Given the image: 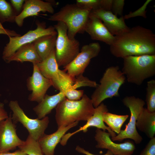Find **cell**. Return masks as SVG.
Listing matches in <instances>:
<instances>
[{
    "instance_id": "6da1fadb",
    "label": "cell",
    "mask_w": 155,
    "mask_h": 155,
    "mask_svg": "<svg viewBox=\"0 0 155 155\" xmlns=\"http://www.w3.org/2000/svg\"><path fill=\"white\" fill-rule=\"evenodd\" d=\"M111 53L117 58L129 56L155 55V34L150 29L140 26L115 36L110 46Z\"/></svg>"
},
{
    "instance_id": "7a4b0ae2",
    "label": "cell",
    "mask_w": 155,
    "mask_h": 155,
    "mask_svg": "<svg viewBox=\"0 0 155 155\" xmlns=\"http://www.w3.org/2000/svg\"><path fill=\"white\" fill-rule=\"evenodd\" d=\"M95 108L91 98L86 94L77 100L66 98L56 107L55 119L58 128L76 121H87L93 115Z\"/></svg>"
},
{
    "instance_id": "3957f363",
    "label": "cell",
    "mask_w": 155,
    "mask_h": 155,
    "mask_svg": "<svg viewBox=\"0 0 155 155\" xmlns=\"http://www.w3.org/2000/svg\"><path fill=\"white\" fill-rule=\"evenodd\" d=\"M123 59L121 71L129 83L140 86L155 75V55L129 56Z\"/></svg>"
},
{
    "instance_id": "277c9868",
    "label": "cell",
    "mask_w": 155,
    "mask_h": 155,
    "mask_svg": "<svg viewBox=\"0 0 155 155\" xmlns=\"http://www.w3.org/2000/svg\"><path fill=\"white\" fill-rule=\"evenodd\" d=\"M126 78L118 66L107 68L96 88L91 99L95 108L105 100L119 96V91L125 83Z\"/></svg>"
},
{
    "instance_id": "5b68a950",
    "label": "cell",
    "mask_w": 155,
    "mask_h": 155,
    "mask_svg": "<svg viewBox=\"0 0 155 155\" xmlns=\"http://www.w3.org/2000/svg\"><path fill=\"white\" fill-rule=\"evenodd\" d=\"M91 10L82 9L75 3L67 4L59 11L50 16L48 20L64 23L67 28L68 37L73 39L75 38L77 33L84 32L85 27Z\"/></svg>"
},
{
    "instance_id": "8992f818",
    "label": "cell",
    "mask_w": 155,
    "mask_h": 155,
    "mask_svg": "<svg viewBox=\"0 0 155 155\" xmlns=\"http://www.w3.org/2000/svg\"><path fill=\"white\" fill-rule=\"evenodd\" d=\"M54 27L57 33L55 47L56 59L59 67H64L80 52V43L75 38H69L67 26L63 22H57Z\"/></svg>"
},
{
    "instance_id": "52a82bcc",
    "label": "cell",
    "mask_w": 155,
    "mask_h": 155,
    "mask_svg": "<svg viewBox=\"0 0 155 155\" xmlns=\"http://www.w3.org/2000/svg\"><path fill=\"white\" fill-rule=\"evenodd\" d=\"M122 101L124 105L129 110L131 114L130 120L125 125V129L121 130L117 135L111 138V140L113 141L121 142L124 139H130L134 140L136 144H139L143 138L137 131L136 124L145 103L142 99L134 96H126Z\"/></svg>"
},
{
    "instance_id": "ba28073f",
    "label": "cell",
    "mask_w": 155,
    "mask_h": 155,
    "mask_svg": "<svg viewBox=\"0 0 155 155\" xmlns=\"http://www.w3.org/2000/svg\"><path fill=\"white\" fill-rule=\"evenodd\" d=\"M36 28L28 31L22 36L9 37V42L5 46L3 53V58L7 63L9 59L21 46L31 43L39 38L44 36L57 34L54 26L46 28L45 22H36Z\"/></svg>"
},
{
    "instance_id": "9c48e42d",
    "label": "cell",
    "mask_w": 155,
    "mask_h": 155,
    "mask_svg": "<svg viewBox=\"0 0 155 155\" xmlns=\"http://www.w3.org/2000/svg\"><path fill=\"white\" fill-rule=\"evenodd\" d=\"M9 106L12 112L11 118L16 124L19 122L25 128L30 135L34 139L38 141L45 133L49 123V117L46 116L41 119H32L25 113L16 100H11Z\"/></svg>"
},
{
    "instance_id": "30bf717a",
    "label": "cell",
    "mask_w": 155,
    "mask_h": 155,
    "mask_svg": "<svg viewBox=\"0 0 155 155\" xmlns=\"http://www.w3.org/2000/svg\"><path fill=\"white\" fill-rule=\"evenodd\" d=\"M101 50L100 44L94 42L84 45L80 51L63 70L73 78L83 74L91 59L97 57Z\"/></svg>"
},
{
    "instance_id": "8fae6325",
    "label": "cell",
    "mask_w": 155,
    "mask_h": 155,
    "mask_svg": "<svg viewBox=\"0 0 155 155\" xmlns=\"http://www.w3.org/2000/svg\"><path fill=\"white\" fill-rule=\"evenodd\" d=\"M95 132L94 138L97 142V148L107 149L114 155H132L135 149L134 142L131 141L116 143L112 140L111 135L108 132L97 128Z\"/></svg>"
},
{
    "instance_id": "7c38bea8",
    "label": "cell",
    "mask_w": 155,
    "mask_h": 155,
    "mask_svg": "<svg viewBox=\"0 0 155 155\" xmlns=\"http://www.w3.org/2000/svg\"><path fill=\"white\" fill-rule=\"evenodd\" d=\"M16 127L11 114L6 119L0 121V153L13 150L24 142V141L17 134Z\"/></svg>"
},
{
    "instance_id": "4fadbf2b",
    "label": "cell",
    "mask_w": 155,
    "mask_h": 155,
    "mask_svg": "<svg viewBox=\"0 0 155 155\" xmlns=\"http://www.w3.org/2000/svg\"><path fill=\"white\" fill-rule=\"evenodd\" d=\"M28 90L32 91L28 100L31 101L40 102L44 98L48 89L53 84L51 81L45 77L39 71L36 64H33L32 76L27 80Z\"/></svg>"
},
{
    "instance_id": "5bb4252c",
    "label": "cell",
    "mask_w": 155,
    "mask_h": 155,
    "mask_svg": "<svg viewBox=\"0 0 155 155\" xmlns=\"http://www.w3.org/2000/svg\"><path fill=\"white\" fill-rule=\"evenodd\" d=\"M89 16L97 18L102 21L110 32L115 36L120 35L130 29L125 24L123 16L118 18L111 11L102 9L91 10Z\"/></svg>"
},
{
    "instance_id": "9a60e30c",
    "label": "cell",
    "mask_w": 155,
    "mask_h": 155,
    "mask_svg": "<svg viewBox=\"0 0 155 155\" xmlns=\"http://www.w3.org/2000/svg\"><path fill=\"white\" fill-rule=\"evenodd\" d=\"M108 111L107 106L103 102L101 103L95 108L93 115L87 121L85 124L75 131L71 133H69L63 136L60 142L61 145L63 146L66 145L69 139L72 136L82 131L86 133L88 131V129L92 127H96L104 131L107 130L111 134L112 138L116 136L115 133L108 127L106 126L103 121L104 114L108 112Z\"/></svg>"
},
{
    "instance_id": "2e32d148",
    "label": "cell",
    "mask_w": 155,
    "mask_h": 155,
    "mask_svg": "<svg viewBox=\"0 0 155 155\" xmlns=\"http://www.w3.org/2000/svg\"><path fill=\"white\" fill-rule=\"evenodd\" d=\"M40 12L53 14L54 9L52 3L41 0H25L22 10L16 17L15 22L18 26L22 27L26 18L37 16Z\"/></svg>"
},
{
    "instance_id": "e0dca14e",
    "label": "cell",
    "mask_w": 155,
    "mask_h": 155,
    "mask_svg": "<svg viewBox=\"0 0 155 155\" xmlns=\"http://www.w3.org/2000/svg\"><path fill=\"white\" fill-rule=\"evenodd\" d=\"M91 38L103 42L111 45L114 42L115 36L112 35L100 19L89 16L84 29Z\"/></svg>"
},
{
    "instance_id": "ac0fdd59",
    "label": "cell",
    "mask_w": 155,
    "mask_h": 155,
    "mask_svg": "<svg viewBox=\"0 0 155 155\" xmlns=\"http://www.w3.org/2000/svg\"><path fill=\"white\" fill-rule=\"evenodd\" d=\"M78 122L76 121L65 127L58 128L52 134H44L38 141L44 155H54L55 148L63 136L69 130L76 126Z\"/></svg>"
},
{
    "instance_id": "d6986e66",
    "label": "cell",
    "mask_w": 155,
    "mask_h": 155,
    "mask_svg": "<svg viewBox=\"0 0 155 155\" xmlns=\"http://www.w3.org/2000/svg\"><path fill=\"white\" fill-rule=\"evenodd\" d=\"M36 64L42 74L51 81L53 86L59 82L61 70L56 61L55 49L45 59Z\"/></svg>"
},
{
    "instance_id": "ffe728a7",
    "label": "cell",
    "mask_w": 155,
    "mask_h": 155,
    "mask_svg": "<svg viewBox=\"0 0 155 155\" xmlns=\"http://www.w3.org/2000/svg\"><path fill=\"white\" fill-rule=\"evenodd\" d=\"M66 97L63 92L53 95L46 94L42 101L33 108L38 119H41L51 113Z\"/></svg>"
},
{
    "instance_id": "44dd1931",
    "label": "cell",
    "mask_w": 155,
    "mask_h": 155,
    "mask_svg": "<svg viewBox=\"0 0 155 155\" xmlns=\"http://www.w3.org/2000/svg\"><path fill=\"white\" fill-rule=\"evenodd\" d=\"M136 126L150 139L154 137L155 112H150L144 108L138 117Z\"/></svg>"
},
{
    "instance_id": "7402d4cb",
    "label": "cell",
    "mask_w": 155,
    "mask_h": 155,
    "mask_svg": "<svg viewBox=\"0 0 155 155\" xmlns=\"http://www.w3.org/2000/svg\"><path fill=\"white\" fill-rule=\"evenodd\" d=\"M12 61L21 63L29 61L37 64L42 61L32 43L20 47L9 59L7 63Z\"/></svg>"
},
{
    "instance_id": "603a6c76",
    "label": "cell",
    "mask_w": 155,
    "mask_h": 155,
    "mask_svg": "<svg viewBox=\"0 0 155 155\" xmlns=\"http://www.w3.org/2000/svg\"><path fill=\"white\" fill-rule=\"evenodd\" d=\"M57 35V34L42 36L32 42L42 61L55 49Z\"/></svg>"
},
{
    "instance_id": "cb8c5ba5",
    "label": "cell",
    "mask_w": 155,
    "mask_h": 155,
    "mask_svg": "<svg viewBox=\"0 0 155 155\" xmlns=\"http://www.w3.org/2000/svg\"><path fill=\"white\" fill-rule=\"evenodd\" d=\"M129 117L128 115H120L109 113H104L103 119L108 127L115 133L119 134L123 123Z\"/></svg>"
},
{
    "instance_id": "d4e9b609",
    "label": "cell",
    "mask_w": 155,
    "mask_h": 155,
    "mask_svg": "<svg viewBox=\"0 0 155 155\" xmlns=\"http://www.w3.org/2000/svg\"><path fill=\"white\" fill-rule=\"evenodd\" d=\"M17 14L11 3L5 0H0V22H14Z\"/></svg>"
},
{
    "instance_id": "484cf974",
    "label": "cell",
    "mask_w": 155,
    "mask_h": 155,
    "mask_svg": "<svg viewBox=\"0 0 155 155\" xmlns=\"http://www.w3.org/2000/svg\"><path fill=\"white\" fill-rule=\"evenodd\" d=\"M18 148L27 155H44L38 141L29 134L23 143Z\"/></svg>"
},
{
    "instance_id": "4316f807",
    "label": "cell",
    "mask_w": 155,
    "mask_h": 155,
    "mask_svg": "<svg viewBox=\"0 0 155 155\" xmlns=\"http://www.w3.org/2000/svg\"><path fill=\"white\" fill-rule=\"evenodd\" d=\"M146 102L147 109L151 112H155V80H152L147 82Z\"/></svg>"
},
{
    "instance_id": "83f0119b",
    "label": "cell",
    "mask_w": 155,
    "mask_h": 155,
    "mask_svg": "<svg viewBox=\"0 0 155 155\" xmlns=\"http://www.w3.org/2000/svg\"><path fill=\"white\" fill-rule=\"evenodd\" d=\"M75 4L80 8L84 9H104L106 5L105 0H77Z\"/></svg>"
},
{
    "instance_id": "f1b7e54d",
    "label": "cell",
    "mask_w": 155,
    "mask_h": 155,
    "mask_svg": "<svg viewBox=\"0 0 155 155\" xmlns=\"http://www.w3.org/2000/svg\"><path fill=\"white\" fill-rule=\"evenodd\" d=\"M98 85L95 81L90 80L87 77L83 76V74H81L75 78L72 88L75 89L83 86H88L96 88Z\"/></svg>"
},
{
    "instance_id": "f546056e",
    "label": "cell",
    "mask_w": 155,
    "mask_h": 155,
    "mask_svg": "<svg viewBox=\"0 0 155 155\" xmlns=\"http://www.w3.org/2000/svg\"><path fill=\"white\" fill-rule=\"evenodd\" d=\"M152 1L151 0H147L143 5L137 10L133 12L131 11L128 14L125 15L123 16L124 19H128L131 18L139 16L142 17L144 18H146L147 11L146 9L148 5Z\"/></svg>"
},
{
    "instance_id": "4dcf8cb0",
    "label": "cell",
    "mask_w": 155,
    "mask_h": 155,
    "mask_svg": "<svg viewBox=\"0 0 155 155\" xmlns=\"http://www.w3.org/2000/svg\"><path fill=\"white\" fill-rule=\"evenodd\" d=\"M124 0H112L111 11L115 15L123 16Z\"/></svg>"
},
{
    "instance_id": "1f68e13d",
    "label": "cell",
    "mask_w": 155,
    "mask_h": 155,
    "mask_svg": "<svg viewBox=\"0 0 155 155\" xmlns=\"http://www.w3.org/2000/svg\"><path fill=\"white\" fill-rule=\"evenodd\" d=\"M139 155H155V137L150 139Z\"/></svg>"
},
{
    "instance_id": "d6a6232c",
    "label": "cell",
    "mask_w": 155,
    "mask_h": 155,
    "mask_svg": "<svg viewBox=\"0 0 155 155\" xmlns=\"http://www.w3.org/2000/svg\"><path fill=\"white\" fill-rule=\"evenodd\" d=\"M25 1L24 0H10L11 4L16 12L17 16L20 13V12L21 10H22Z\"/></svg>"
},
{
    "instance_id": "836d02e7",
    "label": "cell",
    "mask_w": 155,
    "mask_h": 155,
    "mask_svg": "<svg viewBox=\"0 0 155 155\" xmlns=\"http://www.w3.org/2000/svg\"><path fill=\"white\" fill-rule=\"evenodd\" d=\"M0 34H4L8 37H15L21 35L17 33L15 31L4 28L0 22Z\"/></svg>"
},
{
    "instance_id": "e575fe53",
    "label": "cell",
    "mask_w": 155,
    "mask_h": 155,
    "mask_svg": "<svg viewBox=\"0 0 155 155\" xmlns=\"http://www.w3.org/2000/svg\"><path fill=\"white\" fill-rule=\"evenodd\" d=\"M75 150L78 152L85 155H98L94 154L88 151L85 150L83 148L78 145L76 146ZM103 155H114V154L110 150H108L106 153Z\"/></svg>"
},
{
    "instance_id": "d590c367",
    "label": "cell",
    "mask_w": 155,
    "mask_h": 155,
    "mask_svg": "<svg viewBox=\"0 0 155 155\" xmlns=\"http://www.w3.org/2000/svg\"><path fill=\"white\" fill-rule=\"evenodd\" d=\"M9 117L7 112L4 107V104L0 103V121L4 120Z\"/></svg>"
},
{
    "instance_id": "8d00e7d4",
    "label": "cell",
    "mask_w": 155,
    "mask_h": 155,
    "mask_svg": "<svg viewBox=\"0 0 155 155\" xmlns=\"http://www.w3.org/2000/svg\"><path fill=\"white\" fill-rule=\"evenodd\" d=\"M0 155H27L23 152L18 149L13 152H9L0 153Z\"/></svg>"
},
{
    "instance_id": "74e56055",
    "label": "cell",
    "mask_w": 155,
    "mask_h": 155,
    "mask_svg": "<svg viewBox=\"0 0 155 155\" xmlns=\"http://www.w3.org/2000/svg\"><path fill=\"white\" fill-rule=\"evenodd\" d=\"M78 155V154H77V155Z\"/></svg>"
}]
</instances>
